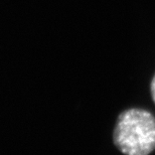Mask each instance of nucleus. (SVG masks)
Instances as JSON below:
<instances>
[{"label": "nucleus", "instance_id": "nucleus-1", "mask_svg": "<svg viewBox=\"0 0 155 155\" xmlns=\"http://www.w3.org/2000/svg\"><path fill=\"white\" fill-rule=\"evenodd\" d=\"M113 142L124 155H149L155 150V117L139 108L123 111L117 118Z\"/></svg>", "mask_w": 155, "mask_h": 155}, {"label": "nucleus", "instance_id": "nucleus-2", "mask_svg": "<svg viewBox=\"0 0 155 155\" xmlns=\"http://www.w3.org/2000/svg\"><path fill=\"white\" fill-rule=\"evenodd\" d=\"M150 93H151V97H152V100L155 104V75L151 80L150 83Z\"/></svg>", "mask_w": 155, "mask_h": 155}]
</instances>
